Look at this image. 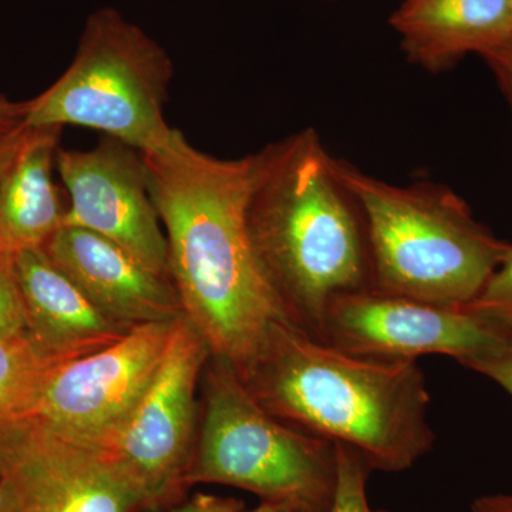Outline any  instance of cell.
I'll use <instances>...</instances> for the list:
<instances>
[{"label":"cell","mask_w":512,"mask_h":512,"mask_svg":"<svg viewBox=\"0 0 512 512\" xmlns=\"http://www.w3.org/2000/svg\"><path fill=\"white\" fill-rule=\"evenodd\" d=\"M143 157L184 316L211 355L239 372L272 326L293 322L249 234L248 202L261 151L218 158L183 136L170 150Z\"/></svg>","instance_id":"cell-1"},{"label":"cell","mask_w":512,"mask_h":512,"mask_svg":"<svg viewBox=\"0 0 512 512\" xmlns=\"http://www.w3.org/2000/svg\"><path fill=\"white\" fill-rule=\"evenodd\" d=\"M238 373L276 419L353 448L372 471L410 470L436 441L416 360L350 355L286 320Z\"/></svg>","instance_id":"cell-2"},{"label":"cell","mask_w":512,"mask_h":512,"mask_svg":"<svg viewBox=\"0 0 512 512\" xmlns=\"http://www.w3.org/2000/svg\"><path fill=\"white\" fill-rule=\"evenodd\" d=\"M247 218L269 282L313 338L338 296L372 288L362 211L313 128L262 148Z\"/></svg>","instance_id":"cell-3"},{"label":"cell","mask_w":512,"mask_h":512,"mask_svg":"<svg viewBox=\"0 0 512 512\" xmlns=\"http://www.w3.org/2000/svg\"><path fill=\"white\" fill-rule=\"evenodd\" d=\"M335 171L362 211L377 291L468 306L510 254L444 185H394L336 158Z\"/></svg>","instance_id":"cell-4"},{"label":"cell","mask_w":512,"mask_h":512,"mask_svg":"<svg viewBox=\"0 0 512 512\" xmlns=\"http://www.w3.org/2000/svg\"><path fill=\"white\" fill-rule=\"evenodd\" d=\"M174 64L154 37L116 8L90 13L62 76L28 100L23 126H76L141 154L163 153L184 136L164 117Z\"/></svg>","instance_id":"cell-5"},{"label":"cell","mask_w":512,"mask_h":512,"mask_svg":"<svg viewBox=\"0 0 512 512\" xmlns=\"http://www.w3.org/2000/svg\"><path fill=\"white\" fill-rule=\"evenodd\" d=\"M201 386L200 427L185 485H228L269 503L329 510L338 480L336 444L272 416L224 357L211 355Z\"/></svg>","instance_id":"cell-6"},{"label":"cell","mask_w":512,"mask_h":512,"mask_svg":"<svg viewBox=\"0 0 512 512\" xmlns=\"http://www.w3.org/2000/svg\"><path fill=\"white\" fill-rule=\"evenodd\" d=\"M211 357L207 342L181 316L163 360L119 429L101 444L146 488L151 510L180 503L197 439L198 387Z\"/></svg>","instance_id":"cell-7"},{"label":"cell","mask_w":512,"mask_h":512,"mask_svg":"<svg viewBox=\"0 0 512 512\" xmlns=\"http://www.w3.org/2000/svg\"><path fill=\"white\" fill-rule=\"evenodd\" d=\"M503 320L470 306H441L369 288L340 295L323 320L322 342L377 360L453 357L468 367L511 336Z\"/></svg>","instance_id":"cell-8"},{"label":"cell","mask_w":512,"mask_h":512,"mask_svg":"<svg viewBox=\"0 0 512 512\" xmlns=\"http://www.w3.org/2000/svg\"><path fill=\"white\" fill-rule=\"evenodd\" d=\"M0 480L19 512L151 510L146 488L119 458L35 417L0 424Z\"/></svg>","instance_id":"cell-9"},{"label":"cell","mask_w":512,"mask_h":512,"mask_svg":"<svg viewBox=\"0 0 512 512\" xmlns=\"http://www.w3.org/2000/svg\"><path fill=\"white\" fill-rule=\"evenodd\" d=\"M174 322L134 326L116 342L67 360L47 376L32 412L53 430L101 446L153 379Z\"/></svg>","instance_id":"cell-10"},{"label":"cell","mask_w":512,"mask_h":512,"mask_svg":"<svg viewBox=\"0 0 512 512\" xmlns=\"http://www.w3.org/2000/svg\"><path fill=\"white\" fill-rule=\"evenodd\" d=\"M56 170L69 192L63 227L87 229L171 279L167 238L151 197L143 154L103 136L90 150L59 148Z\"/></svg>","instance_id":"cell-11"},{"label":"cell","mask_w":512,"mask_h":512,"mask_svg":"<svg viewBox=\"0 0 512 512\" xmlns=\"http://www.w3.org/2000/svg\"><path fill=\"white\" fill-rule=\"evenodd\" d=\"M43 249L104 315L126 329L174 322L184 315L173 281L109 239L87 229L62 227Z\"/></svg>","instance_id":"cell-12"},{"label":"cell","mask_w":512,"mask_h":512,"mask_svg":"<svg viewBox=\"0 0 512 512\" xmlns=\"http://www.w3.org/2000/svg\"><path fill=\"white\" fill-rule=\"evenodd\" d=\"M25 302L28 333L47 355L60 362L97 352L128 330L97 308L45 249L13 256Z\"/></svg>","instance_id":"cell-13"},{"label":"cell","mask_w":512,"mask_h":512,"mask_svg":"<svg viewBox=\"0 0 512 512\" xmlns=\"http://www.w3.org/2000/svg\"><path fill=\"white\" fill-rule=\"evenodd\" d=\"M389 25L410 62L440 73L512 33L511 0H403Z\"/></svg>","instance_id":"cell-14"},{"label":"cell","mask_w":512,"mask_h":512,"mask_svg":"<svg viewBox=\"0 0 512 512\" xmlns=\"http://www.w3.org/2000/svg\"><path fill=\"white\" fill-rule=\"evenodd\" d=\"M62 128H32L25 146L0 178V254L45 247L63 227L64 207L53 181Z\"/></svg>","instance_id":"cell-15"},{"label":"cell","mask_w":512,"mask_h":512,"mask_svg":"<svg viewBox=\"0 0 512 512\" xmlns=\"http://www.w3.org/2000/svg\"><path fill=\"white\" fill-rule=\"evenodd\" d=\"M60 363L28 332L0 339V424L29 416L47 376Z\"/></svg>","instance_id":"cell-16"},{"label":"cell","mask_w":512,"mask_h":512,"mask_svg":"<svg viewBox=\"0 0 512 512\" xmlns=\"http://www.w3.org/2000/svg\"><path fill=\"white\" fill-rule=\"evenodd\" d=\"M338 480L329 512H387L373 510L367 498V480L372 468L353 448L336 444Z\"/></svg>","instance_id":"cell-17"},{"label":"cell","mask_w":512,"mask_h":512,"mask_svg":"<svg viewBox=\"0 0 512 512\" xmlns=\"http://www.w3.org/2000/svg\"><path fill=\"white\" fill-rule=\"evenodd\" d=\"M25 332L28 319L13 256L0 254V339Z\"/></svg>","instance_id":"cell-18"},{"label":"cell","mask_w":512,"mask_h":512,"mask_svg":"<svg viewBox=\"0 0 512 512\" xmlns=\"http://www.w3.org/2000/svg\"><path fill=\"white\" fill-rule=\"evenodd\" d=\"M468 306L477 309H512V248L485 285L483 293Z\"/></svg>","instance_id":"cell-19"},{"label":"cell","mask_w":512,"mask_h":512,"mask_svg":"<svg viewBox=\"0 0 512 512\" xmlns=\"http://www.w3.org/2000/svg\"><path fill=\"white\" fill-rule=\"evenodd\" d=\"M494 74L495 82L512 110V33L478 55Z\"/></svg>","instance_id":"cell-20"},{"label":"cell","mask_w":512,"mask_h":512,"mask_svg":"<svg viewBox=\"0 0 512 512\" xmlns=\"http://www.w3.org/2000/svg\"><path fill=\"white\" fill-rule=\"evenodd\" d=\"M470 369L487 376L512 397V332L497 352L473 363Z\"/></svg>","instance_id":"cell-21"},{"label":"cell","mask_w":512,"mask_h":512,"mask_svg":"<svg viewBox=\"0 0 512 512\" xmlns=\"http://www.w3.org/2000/svg\"><path fill=\"white\" fill-rule=\"evenodd\" d=\"M30 133H32V128L23 126V124L9 133H0V178L18 157L20 150L28 141Z\"/></svg>","instance_id":"cell-22"},{"label":"cell","mask_w":512,"mask_h":512,"mask_svg":"<svg viewBox=\"0 0 512 512\" xmlns=\"http://www.w3.org/2000/svg\"><path fill=\"white\" fill-rule=\"evenodd\" d=\"M28 113V101H10L0 94V133L22 126Z\"/></svg>","instance_id":"cell-23"},{"label":"cell","mask_w":512,"mask_h":512,"mask_svg":"<svg viewBox=\"0 0 512 512\" xmlns=\"http://www.w3.org/2000/svg\"><path fill=\"white\" fill-rule=\"evenodd\" d=\"M197 512H245L244 504L235 498L218 497V495H195Z\"/></svg>","instance_id":"cell-24"},{"label":"cell","mask_w":512,"mask_h":512,"mask_svg":"<svg viewBox=\"0 0 512 512\" xmlns=\"http://www.w3.org/2000/svg\"><path fill=\"white\" fill-rule=\"evenodd\" d=\"M245 512H329V510H322V508L312 507V505L293 503V501H276V503L261 501V504L254 510Z\"/></svg>","instance_id":"cell-25"},{"label":"cell","mask_w":512,"mask_h":512,"mask_svg":"<svg viewBox=\"0 0 512 512\" xmlns=\"http://www.w3.org/2000/svg\"><path fill=\"white\" fill-rule=\"evenodd\" d=\"M471 512H510L505 508L501 495H485L471 505Z\"/></svg>","instance_id":"cell-26"},{"label":"cell","mask_w":512,"mask_h":512,"mask_svg":"<svg viewBox=\"0 0 512 512\" xmlns=\"http://www.w3.org/2000/svg\"><path fill=\"white\" fill-rule=\"evenodd\" d=\"M0 512H19L15 494L3 480H0Z\"/></svg>","instance_id":"cell-27"},{"label":"cell","mask_w":512,"mask_h":512,"mask_svg":"<svg viewBox=\"0 0 512 512\" xmlns=\"http://www.w3.org/2000/svg\"><path fill=\"white\" fill-rule=\"evenodd\" d=\"M476 311L488 313V315L494 316V318L503 320V322L507 323V325L512 328V309H476Z\"/></svg>","instance_id":"cell-28"},{"label":"cell","mask_w":512,"mask_h":512,"mask_svg":"<svg viewBox=\"0 0 512 512\" xmlns=\"http://www.w3.org/2000/svg\"><path fill=\"white\" fill-rule=\"evenodd\" d=\"M164 512H197V503H195V498H191L187 503L170 505Z\"/></svg>","instance_id":"cell-29"},{"label":"cell","mask_w":512,"mask_h":512,"mask_svg":"<svg viewBox=\"0 0 512 512\" xmlns=\"http://www.w3.org/2000/svg\"><path fill=\"white\" fill-rule=\"evenodd\" d=\"M501 500H503V503L505 505V508H507L508 511L512 512V494H500Z\"/></svg>","instance_id":"cell-30"},{"label":"cell","mask_w":512,"mask_h":512,"mask_svg":"<svg viewBox=\"0 0 512 512\" xmlns=\"http://www.w3.org/2000/svg\"><path fill=\"white\" fill-rule=\"evenodd\" d=\"M511 13H512V0H511Z\"/></svg>","instance_id":"cell-31"}]
</instances>
